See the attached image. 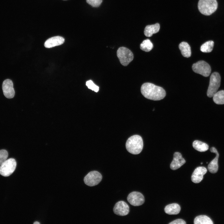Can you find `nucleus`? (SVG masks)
<instances>
[{
	"label": "nucleus",
	"instance_id": "1",
	"mask_svg": "<svg viewBox=\"0 0 224 224\" xmlns=\"http://www.w3.org/2000/svg\"><path fill=\"white\" fill-rule=\"evenodd\" d=\"M141 91L146 98L154 100H160L166 95V91L163 88L148 82L142 85Z\"/></svg>",
	"mask_w": 224,
	"mask_h": 224
},
{
	"label": "nucleus",
	"instance_id": "2",
	"mask_svg": "<svg viewBox=\"0 0 224 224\" xmlns=\"http://www.w3.org/2000/svg\"><path fill=\"white\" fill-rule=\"evenodd\" d=\"M143 142L142 137L139 135L132 136L127 140L126 147L127 150L133 154H138L142 150Z\"/></svg>",
	"mask_w": 224,
	"mask_h": 224
},
{
	"label": "nucleus",
	"instance_id": "3",
	"mask_svg": "<svg viewBox=\"0 0 224 224\" xmlns=\"http://www.w3.org/2000/svg\"><path fill=\"white\" fill-rule=\"evenodd\" d=\"M217 3L216 0H199L198 8L203 14L208 16L212 14L217 10Z\"/></svg>",
	"mask_w": 224,
	"mask_h": 224
},
{
	"label": "nucleus",
	"instance_id": "4",
	"mask_svg": "<svg viewBox=\"0 0 224 224\" xmlns=\"http://www.w3.org/2000/svg\"><path fill=\"white\" fill-rule=\"evenodd\" d=\"M117 55L120 63L124 66H127L133 58L132 52L125 47H119L117 51Z\"/></svg>",
	"mask_w": 224,
	"mask_h": 224
},
{
	"label": "nucleus",
	"instance_id": "5",
	"mask_svg": "<svg viewBox=\"0 0 224 224\" xmlns=\"http://www.w3.org/2000/svg\"><path fill=\"white\" fill-rule=\"evenodd\" d=\"M221 82V77L217 72L213 73L210 77L209 86L207 92V95L209 97H213L219 88Z\"/></svg>",
	"mask_w": 224,
	"mask_h": 224
},
{
	"label": "nucleus",
	"instance_id": "6",
	"mask_svg": "<svg viewBox=\"0 0 224 224\" xmlns=\"http://www.w3.org/2000/svg\"><path fill=\"white\" fill-rule=\"evenodd\" d=\"M16 165V161L14 159L6 160L0 166V174L5 177L10 176L14 171Z\"/></svg>",
	"mask_w": 224,
	"mask_h": 224
},
{
	"label": "nucleus",
	"instance_id": "7",
	"mask_svg": "<svg viewBox=\"0 0 224 224\" xmlns=\"http://www.w3.org/2000/svg\"><path fill=\"white\" fill-rule=\"evenodd\" d=\"M192 68L195 72L200 74L205 77H208L211 71L209 65L203 60L198 61L193 64Z\"/></svg>",
	"mask_w": 224,
	"mask_h": 224
},
{
	"label": "nucleus",
	"instance_id": "8",
	"mask_svg": "<svg viewBox=\"0 0 224 224\" xmlns=\"http://www.w3.org/2000/svg\"><path fill=\"white\" fill-rule=\"evenodd\" d=\"M101 174L96 171L89 172L84 177L85 183L88 186H93L98 184L102 179Z\"/></svg>",
	"mask_w": 224,
	"mask_h": 224
},
{
	"label": "nucleus",
	"instance_id": "9",
	"mask_svg": "<svg viewBox=\"0 0 224 224\" xmlns=\"http://www.w3.org/2000/svg\"><path fill=\"white\" fill-rule=\"evenodd\" d=\"M127 199L130 204L134 206L141 205L145 201L143 194L140 192L136 191L130 193L128 196Z\"/></svg>",
	"mask_w": 224,
	"mask_h": 224
},
{
	"label": "nucleus",
	"instance_id": "10",
	"mask_svg": "<svg viewBox=\"0 0 224 224\" xmlns=\"http://www.w3.org/2000/svg\"><path fill=\"white\" fill-rule=\"evenodd\" d=\"M2 89L3 94L6 98H13L15 95V91L12 81L9 79L5 80L2 83Z\"/></svg>",
	"mask_w": 224,
	"mask_h": 224
},
{
	"label": "nucleus",
	"instance_id": "11",
	"mask_svg": "<svg viewBox=\"0 0 224 224\" xmlns=\"http://www.w3.org/2000/svg\"><path fill=\"white\" fill-rule=\"evenodd\" d=\"M113 211L115 214L118 215L124 216L128 213L129 207L125 202L119 201L115 205L113 208Z\"/></svg>",
	"mask_w": 224,
	"mask_h": 224
},
{
	"label": "nucleus",
	"instance_id": "12",
	"mask_svg": "<svg viewBox=\"0 0 224 224\" xmlns=\"http://www.w3.org/2000/svg\"><path fill=\"white\" fill-rule=\"evenodd\" d=\"M207 172V169L204 167H197L194 171L191 176V180L195 183H200L203 179V176Z\"/></svg>",
	"mask_w": 224,
	"mask_h": 224
},
{
	"label": "nucleus",
	"instance_id": "13",
	"mask_svg": "<svg viewBox=\"0 0 224 224\" xmlns=\"http://www.w3.org/2000/svg\"><path fill=\"white\" fill-rule=\"evenodd\" d=\"M185 160L182 157L180 153L175 152L174 154L173 160L170 164V168L173 170H177L185 164Z\"/></svg>",
	"mask_w": 224,
	"mask_h": 224
},
{
	"label": "nucleus",
	"instance_id": "14",
	"mask_svg": "<svg viewBox=\"0 0 224 224\" xmlns=\"http://www.w3.org/2000/svg\"><path fill=\"white\" fill-rule=\"evenodd\" d=\"M210 151L211 152L216 154L215 157L212 161L208 166V169L209 172L212 173H216L218 170V159L219 157V154L217 149L214 147H212L210 149Z\"/></svg>",
	"mask_w": 224,
	"mask_h": 224
},
{
	"label": "nucleus",
	"instance_id": "15",
	"mask_svg": "<svg viewBox=\"0 0 224 224\" xmlns=\"http://www.w3.org/2000/svg\"><path fill=\"white\" fill-rule=\"evenodd\" d=\"M64 42L63 38L60 36L51 37L45 42L44 46L47 48H50L62 44Z\"/></svg>",
	"mask_w": 224,
	"mask_h": 224
},
{
	"label": "nucleus",
	"instance_id": "16",
	"mask_svg": "<svg viewBox=\"0 0 224 224\" xmlns=\"http://www.w3.org/2000/svg\"><path fill=\"white\" fill-rule=\"evenodd\" d=\"M160 28V26L158 23L147 25L145 27L144 30V35L147 37H151L153 34L157 33L159 31Z\"/></svg>",
	"mask_w": 224,
	"mask_h": 224
},
{
	"label": "nucleus",
	"instance_id": "17",
	"mask_svg": "<svg viewBox=\"0 0 224 224\" xmlns=\"http://www.w3.org/2000/svg\"><path fill=\"white\" fill-rule=\"evenodd\" d=\"M165 212L169 215H176L179 213L180 210V206L176 203L167 205L165 208Z\"/></svg>",
	"mask_w": 224,
	"mask_h": 224
},
{
	"label": "nucleus",
	"instance_id": "18",
	"mask_svg": "<svg viewBox=\"0 0 224 224\" xmlns=\"http://www.w3.org/2000/svg\"><path fill=\"white\" fill-rule=\"evenodd\" d=\"M179 47L182 54L184 57L189 58L191 56V48L187 43L182 42L179 44Z\"/></svg>",
	"mask_w": 224,
	"mask_h": 224
},
{
	"label": "nucleus",
	"instance_id": "19",
	"mask_svg": "<svg viewBox=\"0 0 224 224\" xmlns=\"http://www.w3.org/2000/svg\"><path fill=\"white\" fill-rule=\"evenodd\" d=\"M193 146L196 150L200 152L206 151L209 148L208 145L207 144L198 140L194 141Z\"/></svg>",
	"mask_w": 224,
	"mask_h": 224
},
{
	"label": "nucleus",
	"instance_id": "20",
	"mask_svg": "<svg viewBox=\"0 0 224 224\" xmlns=\"http://www.w3.org/2000/svg\"><path fill=\"white\" fill-rule=\"evenodd\" d=\"M194 224H213L212 221L208 217L201 215L196 217L194 220Z\"/></svg>",
	"mask_w": 224,
	"mask_h": 224
},
{
	"label": "nucleus",
	"instance_id": "21",
	"mask_svg": "<svg viewBox=\"0 0 224 224\" xmlns=\"http://www.w3.org/2000/svg\"><path fill=\"white\" fill-rule=\"evenodd\" d=\"M213 97V100L216 104L218 105L224 104V90L217 92Z\"/></svg>",
	"mask_w": 224,
	"mask_h": 224
},
{
	"label": "nucleus",
	"instance_id": "22",
	"mask_svg": "<svg viewBox=\"0 0 224 224\" xmlns=\"http://www.w3.org/2000/svg\"><path fill=\"white\" fill-rule=\"evenodd\" d=\"M214 43L213 41L209 40L203 44L201 46L200 50L203 52H211L214 46Z\"/></svg>",
	"mask_w": 224,
	"mask_h": 224
},
{
	"label": "nucleus",
	"instance_id": "23",
	"mask_svg": "<svg viewBox=\"0 0 224 224\" xmlns=\"http://www.w3.org/2000/svg\"><path fill=\"white\" fill-rule=\"evenodd\" d=\"M153 48V44L148 39L144 40L140 45L141 49L146 52L150 51Z\"/></svg>",
	"mask_w": 224,
	"mask_h": 224
},
{
	"label": "nucleus",
	"instance_id": "24",
	"mask_svg": "<svg viewBox=\"0 0 224 224\" xmlns=\"http://www.w3.org/2000/svg\"><path fill=\"white\" fill-rule=\"evenodd\" d=\"M86 85L89 89L94 91L96 92H97L99 90V87L96 85L91 80H89L86 82Z\"/></svg>",
	"mask_w": 224,
	"mask_h": 224
},
{
	"label": "nucleus",
	"instance_id": "25",
	"mask_svg": "<svg viewBox=\"0 0 224 224\" xmlns=\"http://www.w3.org/2000/svg\"><path fill=\"white\" fill-rule=\"evenodd\" d=\"M8 156V153L6 150H0V166L7 160Z\"/></svg>",
	"mask_w": 224,
	"mask_h": 224
},
{
	"label": "nucleus",
	"instance_id": "26",
	"mask_svg": "<svg viewBox=\"0 0 224 224\" xmlns=\"http://www.w3.org/2000/svg\"><path fill=\"white\" fill-rule=\"evenodd\" d=\"M86 2L94 7H99L101 3L102 0H86Z\"/></svg>",
	"mask_w": 224,
	"mask_h": 224
},
{
	"label": "nucleus",
	"instance_id": "27",
	"mask_svg": "<svg viewBox=\"0 0 224 224\" xmlns=\"http://www.w3.org/2000/svg\"><path fill=\"white\" fill-rule=\"evenodd\" d=\"M169 224H185V222L183 220L181 219H176L172 222L169 223Z\"/></svg>",
	"mask_w": 224,
	"mask_h": 224
},
{
	"label": "nucleus",
	"instance_id": "28",
	"mask_svg": "<svg viewBox=\"0 0 224 224\" xmlns=\"http://www.w3.org/2000/svg\"><path fill=\"white\" fill-rule=\"evenodd\" d=\"M34 224H40V223L39 222H38L36 221V222H35L34 223Z\"/></svg>",
	"mask_w": 224,
	"mask_h": 224
},
{
	"label": "nucleus",
	"instance_id": "29",
	"mask_svg": "<svg viewBox=\"0 0 224 224\" xmlns=\"http://www.w3.org/2000/svg\"><path fill=\"white\" fill-rule=\"evenodd\" d=\"M201 164H203V163L201 162Z\"/></svg>",
	"mask_w": 224,
	"mask_h": 224
}]
</instances>
